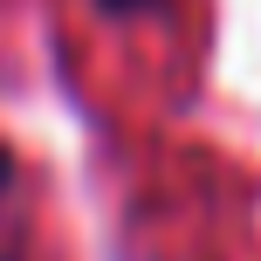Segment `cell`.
I'll return each instance as SVG.
<instances>
[{"label": "cell", "instance_id": "cell-1", "mask_svg": "<svg viewBox=\"0 0 261 261\" xmlns=\"http://www.w3.org/2000/svg\"><path fill=\"white\" fill-rule=\"evenodd\" d=\"M7 179H14V172H7V151H0V193H7Z\"/></svg>", "mask_w": 261, "mask_h": 261}, {"label": "cell", "instance_id": "cell-2", "mask_svg": "<svg viewBox=\"0 0 261 261\" xmlns=\"http://www.w3.org/2000/svg\"><path fill=\"white\" fill-rule=\"evenodd\" d=\"M110 7H138V0H110Z\"/></svg>", "mask_w": 261, "mask_h": 261}]
</instances>
